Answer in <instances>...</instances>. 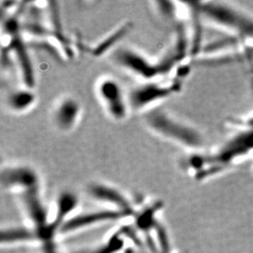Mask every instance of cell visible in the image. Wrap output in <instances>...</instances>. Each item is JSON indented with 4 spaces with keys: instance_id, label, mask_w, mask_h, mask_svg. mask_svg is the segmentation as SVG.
<instances>
[{
    "instance_id": "cell-1",
    "label": "cell",
    "mask_w": 253,
    "mask_h": 253,
    "mask_svg": "<svg viewBox=\"0 0 253 253\" xmlns=\"http://www.w3.org/2000/svg\"><path fill=\"white\" fill-rule=\"evenodd\" d=\"M23 7L13 12L12 15H7L2 22V28L7 37L6 45L2 48L7 49L12 53L19 67L20 73L26 87L33 88L36 84V76L33 64L29 55L27 43L23 38L21 13Z\"/></svg>"
},
{
    "instance_id": "cell-2",
    "label": "cell",
    "mask_w": 253,
    "mask_h": 253,
    "mask_svg": "<svg viewBox=\"0 0 253 253\" xmlns=\"http://www.w3.org/2000/svg\"><path fill=\"white\" fill-rule=\"evenodd\" d=\"M113 61L118 67L145 82L155 81V78L168 73L174 66L167 55L158 62H153L138 51L129 48H118L113 54Z\"/></svg>"
},
{
    "instance_id": "cell-3",
    "label": "cell",
    "mask_w": 253,
    "mask_h": 253,
    "mask_svg": "<svg viewBox=\"0 0 253 253\" xmlns=\"http://www.w3.org/2000/svg\"><path fill=\"white\" fill-rule=\"evenodd\" d=\"M148 129L164 139L186 147H195L198 143L196 132L169 114L161 110H153L145 115Z\"/></svg>"
},
{
    "instance_id": "cell-4",
    "label": "cell",
    "mask_w": 253,
    "mask_h": 253,
    "mask_svg": "<svg viewBox=\"0 0 253 253\" xmlns=\"http://www.w3.org/2000/svg\"><path fill=\"white\" fill-rule=\"evenodd\" d=\"M95 91L110 118L115 122L126 119L130 110L128 94L125 93L122 84L117 79L112 77H102L96 83Z\"/></svg>"
},
{
    "instance_id": "cell-5",
    "label": "cell",
    "mask_w": 253,
    "mask_h": 253,
    "mask_svg": "<svg viewBox=\"0 0 253 253\" xmlns=\"http://www.w3.org/2000/svg\"><path fill=\"white\" fill-rule=\"evenodd\" d=\"M179 82L169 84H161L155 81L145 82L132 88L128 93L130 110L143 111L149 109L156 103L171 96L179 89Z\"/></svg>"
},
{
    "instance_id": "cell-6",
    "label": "cell",
    "mask_w": 253,
    "mask_h": 253,
    "mask_svg": "<svg viewBox=\"0 0 253 253\" xmlns=\"http://www.w3.org/2000/svg\"><path fill=\"white\" fill-rule=\"evenodd\" d=\"M82 108L77 98L67 96L55 103L52 112L53 123L62 132H70L77 126L82 116Z\"/></svg>"
},
{
    "instance_id": "cell-7",
    "label": "cell",
    "mask_w": 253,
    "mask_h": 253,
    "mask_svg": "<svg viewBox=\"0 0 253 253\" xmlns=\"http://www.w3.org/2000/svg\"><path fill=\"white\" fill-rule=\"evenodd\" d=\"M33 88H16L10 91L6 97L7 108L12 113H23L31 110L36 104V95Z\"/></svg>"
},
{
    "instance_id": "cell-8",
    "label": "cell",
    "mask_w": 253,
    "mask_h": 253,
    "mask_svg": "<svg viewBox=\"0 0 253 253\" xmlns=\"http://www.w3.org/2000/svg\"><path fill=\"white\" fill-rule=\"evenodd\" d=\"M128 27H129L128 26H125L123 28L119 29V31L115 32L113 35H111L107 40L101 43L99 47H97L95 48V50L93 51V53L96 55H101L104 51L109 49L112 45H113L116 42L119 41V39L125 36V34L126 33L127 31H128Z\"/></svg>"
}]
</instances>
